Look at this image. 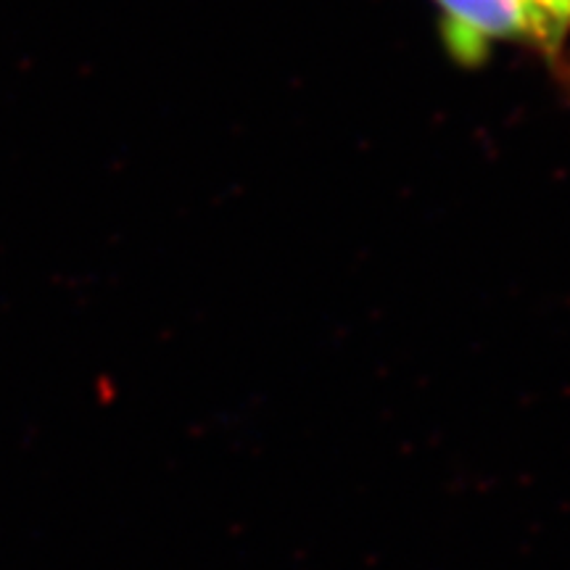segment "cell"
I'll list each match as a JSON object with an SVG mask.
<instances>
[{
	"mask_svg": "<svg viewBox=\"0 0 570 570\" xmlns=\"http://www.w3.org/2000/svg\"><path fill=\"white\" fill-rule=\"evenodd\" d=\"M446 53L462 67H479L504 42H531L520 0H433Z\"/></svg>",
	"mask_w": 570,
	"mask_h": 570,
	"instance_id": "cell-1",
	"label": "cell"
},
{
	"mask_svg": "<svg viewBox=\"0 0 570 570\" xmlns=\"http://www.w3.org/2000/svg\"><path fill=\"white\" fill-rule=\"evenodd\" d=\"M529 19L531 42L544 51H558L570 35V0H520Z\"/></svg>",
	"mask_w": 570,
	"mask_h": 570,
	"instance_id": "cell-2",
	"label": "cell"
}]
</instances>
